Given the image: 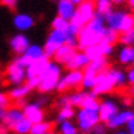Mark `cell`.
<instances>
[{"instance_id":"1","label":"cell","mask_w":134,"mask_h":134,"mask_svg":"<svg viewBox=\"0 0 134 134\" xmlns=\"http://www.w3.org/2000/svg\"><path fill=\"white\" fill-rule=\"evenodd\" d=\"M104 19L100 15H94L88 23H85V27L78 33V45L81 48H88L90 45L99 44L103 38L104 32Z\"/></svg>"},{"instance_id":"2","label":"cell","mask_w":134,"mask_h":134,"mask_svg":"<svg viewBox=\"0 0 134 134\" xmlns=\"http://www.w3.org/2000/svg\"><path fill=\"white\" fill-rule=\"evenodd\" d=\"M126 77L122 71L119 70H103L97 72L96 75V83L93 86V93L94 94H103L108 93L119 85L125 83Z\"/></svg>"},{"instance_id":"3","label":"cell","mask_w":134,"mask_h":134,"mask_svg":"<svg viewBox=\"0 0 134 134\" xmlns=\"http://www.w3.org/2000/svg\"><path fill=\"white\" fill-rule=\"evenodd\" d=\"M105 22L108 27L116 30L118 33H126L134 27V16L123 11H109L105 14Z\"/></svg>"},{"instance_id":"4","label":"cell","mask_w":134,"mask_h":134,"mask_svg":"<svg viewBox=\"0 0 134 134\" xmlns=\"http://www.w3.org/2000/svg\"><path fill=\"white\" fill-rule=\"evenodd\" d=\"M59 80H60V69L55 63H48L47 69L38 77L37 88L41 92H49L53 88H56Z\"/></svg>"},{"instance_id":"5","label":"cell","mask_w":134,"mask_h":134,"mask_svg":"<svg viewBox=\"0 0 134 134\" xmlns=\"http://www.w3.org/2000/svg\"><path fill=\"white\" fill-rule=\"evenodd\" d=\"M94 13H96V8H94V2L93 0H83L82 3H80L78 8L74 13V15L71 16L70 22L77 23L78 26L82 27L85 23H88L94 16Z\"/></svg>"},{"instance_id":"6","label":"cell","mask_w":134,"mask_h":134,"mask_svg":"<svg viewBox=\"0 0 134 134\" xmlns=\"http://www.w3.org/2000/svg\"><path fill=\"white\" fill-rule=\"evenodd\" d=\"M99 111L93 108H86L83 107L80 112H78V126L83 131H89L99 123Z\"/></svg>"},{"instance_id":"7","label":"cell","mask_w":134,"mask_h":134,"mask_svg":"<svg viewBox=\"0 0 134 134\" xmlns=\"http://www.w3.org/2000/svg\"><path fill=\"white\" fill-rule=\"evenodd\" d=\"M64 42H66V32L53 29L51 32V34L48 36V40L45 42L44 55L45 56H52L53 52L56 51L60 45H63Z\"/></svg>"},{"instance_id":"8","label":"cell","mask_w":134,"mask_h":134,"mask_svg":"<svg viewBox=\"0 0 134 134\" xmlns=\"http://www.w3.org/2000/svg\"><path fill=\"white\" fill-rule=\"evenodd\" d=\"M82 77H83V72H81L80 70H71L66 77L60 78L56 88L63 92L66 89H70V88H77L82 83Z\"/></svg>"},{"instance_id":"9","label":"cell","mask_w":134,"mask_h":134,"mask_svg":"<svg viewBox=\"0 0 134 134\" xmlns=\"http://www.w3.org/2000/svg\"><path fill=\"white\" fill-rule=\"evenodd\" d=\"M112 52V44L105 41H100L99 44H94V45H90L88 48H85V53L89 56V59H97V58H103V56H107Z\"/></svg>"},{"instance_id":"10","label":"cell","mask_w":134,"mask_h":134,"mask_svg":"<svg viewBox=\"0 0 134 134\" xmlns=\"http://www.w3.org/2000/svg\"><path fill=\"white\" fill-rule=\"evenodd\" d=\"M25 75H26L25 66H22L19 60H15L13 64H10L7 70V77L11 83H15V85L22 83V81L25 80Z\"/></svg>"},{"instance_id":"11","label":"cell","mask_w":134,"mask_h":134,"mask_svg":"<svg viewBox=\"0 0 134 134\" xmlns=\"http://www.w3.org/2000/svg\"><path fill=\"white\" fill-rule=\"evenodd\" d=\"M42 56H45L42 48H40L38 45H29L26 48V51L22 53V58H19L18 60L22 63V66L27 67L32 62H34V60H37V59H40Z\"/></svg>"},{"instance_id":"12","label":"cell","mask_w":134,"mask_h":134,"mask_svg":"<svg viewBox=\"0 0 134 134\" xmlns=\"http://www.w3.org/2000/svg\"><path fill=\"white\" fill-rule=\"evenodd\" d=\"M48 63H49V62H48L47 56H42V58H40V59H37V60H34V62H32V63L27 66V70H26L27 78L40 77L41 72L47 69Z\"/></svg>"},{"instance_id":"13","label":"cell","mask_w":134,"mask_h":134,"mask_svg":"<svg viewBox=\"0 0 134 134\" xmlns=\"http://www.w3.org/2000/svg\"><path fill=\"white\" fill-rule=\"evenodd\" d=\"M23 116H25L27 120L32 122V125H33V123H37V122H41L42 119H44V112H42L41 107L34 103V104H29V105L25 107Z\"/></svg>"},{"instance_id":"14","label":"cell","mask_w":134,"mask_h":134,"mask_svg":"<svg viewBox=\"0 0 134 134\" xmlns=\"http://www.w3.org/2000/svg\"><path fill=\"white\" fill-rule=\"evenodd\" d=\"M74 53H75L74 47H70V45H67L66 42H64L63 45H60L58 49L53 52L52 56H55V60H56L58 63L66 64V63L71 59V56H72Z\"/></svg>"},{"instance_id":"15","label":"cell","mask_w":134,"mask_h":134,"mask_svg":"<svg viewBox=\"0 0 134 134\" xmlns=\"http://www.w3.org/2000/svg\"><path fill=\"white\" fill-rule=\"evenodd\" d=\"M89 62H90V59L85 52H75L66 64L70 70H80L82 67H86Z\"/></svg>"},{"instance_id":"16","label":"cell","mask_w":134,"mask_h":134,"mask_svg":"<svg viewBox=\"0 0 134 134\" xmlns=\"http://www.w3.org/2000/svg\"><path fill=\"white\" fill-rule=\"evenodd\" d=\"M133 115H134V114H133L131 111L116 112L111 119L107 120V126L109 127V129H116V127H120V126L126 125L127 122H129V119L133 116Z\"/></svg>"},{"instance_id":"17","label":"cell","mask_w":134,"mask_h":134,"mask_svg":"<svg viewBox=\"0 0 134 134\" xmlns=\"http://www.w3.org/2000/svg\"><path fill=\"white\" fill-rule=\"evenodd\" d=\"M22 118H23V112L21 111L19 108H10V109H7V111L4 112L2 120H3V123H4L5 127L13 129V126Z\"/></svg>"},{"instance_id":"18","label":"cell","mask_w":134,"mask_h":134,"mask_svg":"<svg viewBox=\"0 0 134 134\" xmlns=\"http://www.w3.org/2000/svg\"><path fill=\"white\" fill-rule=\"evenodd\" d=\"M118 112V107L112 101H104L99 105V118L103 122H107Z\"/></svg>"},{"instance_id":"19","label":"cell","mask_w":134,"mask_h":134,"mask_svg":"<svg viewBox=\"0 0 134 134\" xmlns=\"http://www.w3.org/2000/svg\"><path fill=\"white\" fill-rule=\"evenodd\" d=\"M10 45H11V49L15 53H23L26 51V48L30 45V42L23 34H18V36L11 38Z\"/></svg>"},{"instance_id":"20","label":"cell","mask_w":134,"mask_h":134,"mask_svg":"<svg viewBox=\"0 0 134 134\" xmlns=\"http://www.w3.org/2000/svg\"><path fill=\"white\" fill-rule=\"evenodd\" d=\"M58 11L59 15L66 18V19H71V16L75 13V4L71 2V0H60L58 4Z\"/></svg>"},{"instance_id":"21","label":"cell","mask_w":134,"mask_h":134,"mask_svg":"<svg viewBox=\"0 0 134 134\" xmlns=\"http://www.w3.org/2000/svg\"><path fill=\"white\" fill-rule=\"evenodd\" d=\"M33 23H34L33 18L26 14H19L14 18V25L19 30H27L33 26Z\"/></svg>"},{"instance_id":"22","label":"cell","mask_w":134,"mask_h":134,"mask_svg":"<svg viewBox=\"0 0 134 134\" xmlns=\"http://www.w3.org/2000/svg\"><path fill=\"white\" fill-rule=\"evenodd\" d=\"M96 75H97L96 71H93V70H90V69L86 67V70H85V72H83V77H82V83L81 85L86 89L93 88L94 83H96Z\"/></svg>"},{"instance_id":"23","label":"cell","mask_w":134,"mask_h":134,"mask_svg":"<svg viewBox=\"0 0 134 134\" xmlns=\"http://www.w3.org/2000/svg\"><path fill=\"white\" fill-rule=\"evenodd\" d=\"M99 101H97L94 99V93L93 94H89V93H83L82 96V100L80 103V107L83 108V107H86V108H93V109H97L99 111Z\"/></svg>"},{"instance_id":"24","label":"cell","mask_w":134,"mask_h":134,"mask_svg":"<svg viewBox=\"0 0 134 134\" xmlns=\"http://www.w3.org/2000/svg\"><path fill=\"white\" fill-rule=\"evenodd\" d=\"M119 60H120V63H123V64L133 63L134 62V49L129 45L122 48L120 52H119Z\"/></svg>"},{"instance_id":"25","label":"cell","mask_w":134,"mask_h":134,"mask_svg":"<svg viewBox=\"0 0 134 134\" xmlns=\"http://www.w3.org/2000/svg\"><path fill=\"white\" fill-rule=\"evenodd\" d=\"M52 130V125L51 123H45V122H37V123H33L30 127V131L32 134H47Z\"/></svg>"},{"instance_id":"26","label":"cell","mask_w":134,"mask_h":134,"mask_svg":"<svg viewBox=\"0 0 134 134\" xmlns=\"http://www.w3.org/2000/svg\"><path fill=\"white\" fill-rule=\"evenodd\" d=\"M30 127H32V122L27 120L25 116H23L22 119H19L16 122V123L13 126V129L15 133L18 134H25V133H29L30 131Z\"/></svg>"},{"instance_id":"27","label":"cell","mask_w":134,"mask_h":134,"mask_svg":"<svg viewBox=\"0 0 134 134\" xmlns=\"http://www.w3.org/2000/svg\"><path fill=\"white\" fill-rule=\"evenodd\" d=\"M86 67L90 69V70H93V71H96V72H100V71L107 69V60L104 59V56H103V58H97V59H92L88 63Z\"/></svg>"},{"instance_id":"28","label":"cell","mask_w":134,"mask_h":134,"mask_svg":"<svg viewBox=\"0 0 134 134\" xmlns=\"http://www.w3.org/2000/svg\"><path fill=\"white\" fill-rule=\"evenodd\" d=\"M111 0H94V8L100 15H105L111 11Z\"/></svg>"},{"instance_id":"29","label":"cell","mask_w":134,"mask_h":134,"mask_svg":"<svg viewBox=\"0 0 134 134\" xmlns=\"http://www.w3.org/2000/svg\"><path fill=\"white\" fill-rule=\"evenodd\" d=\"M119 38V36H118V32L116 30H114L111 27H108V29H104V32H103V41H105V42H109V44H114V42H116Z\"/></svg>"},{"instance_id":"30","label":"cell","mask_w":134,"mask_h":134,"mask_svg":"<svg viewBox=\"0 0 134 134\" xmlns=\"http://www.w3.org/2000/svg\"><path fill=\"white\" fill-rule=\"evenodd\" d=\"M29 85H22V86H18L15 89L11 90V99H14V100H19V99H23L27 93H29Z\"/></svg>"},{"instance_id":"31","label":"cell","mask_w":134,"mask_h":134,"mask_svg":"<svg viewBox=\"0 0 134 134\" xmlns=\"http://www.w3.org/2000/svg\"><path fill=\"white\" fill-rule=\"evenodd\" d=\"M67 26H69V19H66V18L60 16V15L55 18L52 22V27L56 30H63V32H66Z\"/></svg>"},{"instance_id":"32","label":"cell","mask_w":134,"mask_h":134,"mask_svg":"<svg viewBox=\"0 0 134 134\" xmlns=\"http://www.w3.org/2000/svg\"><path fill=\"white\" fill-rule=\"evenodd\" d=\"M72 115H74V111H72V108L71 105H63L62 109H60V112H59V116L58 119L60 122H63V120H67V119H70Z\"/></svg>"},{"instance_id":"33","label":"cell","mask_w":134,"mask_h":134,"mask_svg":"<svg viewBox=\"0 0 134 134\" xmlns=\"http://www.w3.org/2000/svg\"><path fill=\"white\" fill-rule=\"evenodd\" d=\"M60 131H62L63 134H75L77 133V127L67 119V120L62 122V125H60Z\"/></svg>"},{"instance_id":"34","label":"cell","mask_w":134,"mask_h":134,"mask_svg":"<svg viewBox=\"0 0 134 134\" xmlns=\"http://www.w3.org/2000/svg\"><path fill=\"white\" fill-rule=\"evenodd\" d=\"M120 41L123 42V44H126V45L134 44V27L131 30H129V32H126V33H122Z\"/></svg>"},{"instance_id":"35","label":"cell","mask_w":134,"mask_h":134,"mask_svg":"<svg viewBox=\"0 0 134 134\" xmlns=\"http://www.w3.org/2000/svg\"><path fill=\"white\" fill-rule=\"evenodd\" d=\"M81 30V26H78L77 23H72V22H69V26H67L66 29V34L67 36H78V33H80Z\"/></svg>"},{"instance_id":"36","label":"cell","mask_w":134,"mask_h":134,"mask_svg":"<svg viewBox=\"0 0 134 134\" xmlns=\"http://www.w3.org/2000/svg\"><path fill=\"white\" fill-rule=\"evenodd\" d=\"M82 96L83 93H77V94H72V96H69V104L70 105H80V103L82 100Z\"/></svg>"},{"instance_id":"37","label":"cell","mask_w":134,"mask_h":134,"mask_svg":"<svg viewBox=\"0 0 134 134\" xmlns=\"http://www.w3.org/2000/svg\"><path fill=\"white\" fill-rule=\"evenodd\" d=\"M127 129H129V131L131 133V134H134V115L129 119V122H127Z\"/></svg>"},{"instance_id":"38","label":"cell","mask_w":134,"mask_h":134,"mask_svg":"<svg viewBox=\"0 0 134 134\" xmlns=\"http://www.w3.org/2000/svg\"><path fill=\"white\" fill-rule=\"evenodd\" d=\"M16 2H18V0H2V3H3L4 5H7V7H11V8H13L14 5L16 4Z\"/></svg>"},{"instance_id":"39","label":"cell","mask_w":134,"mask_h":134,"mask_svg":"<svg viewBox=\"0 0 134 134\" xmlns=\"http://www.w3.org/2000/svg\"><path fill=\"white\" fill-rule=\"evenodd\" d=\"M127 78H129V82L133 85V86H134V67H133V69L129 71V74H127Z\"/></svg>"},{"instance_id":"40","label":"cell","mask_w":134,"mask_h":134,"mask_svg":"<svg viewBox=\"0 0 134 134\" xmlns=\"http://www.w3.org/2000/svg\"><path fill=\"white\" fill-rule=\"evenodd\" d=\"M92 130H93L94 133H100V134H101V133H104V127H103L101 125H99V123H97V125L93 127Z\"/></svg>"},{"instance_id":"41","label":"cell","mask_w":134,"mask_h":134,"mask_svg":"<svg viewBox=\"0 0 134 134\" xmlns=\"http://www.w3.org/2000/svg\"><path fill=\"white\" fill-rule=\"evenodd\" d=\"M45 103H47V99H40L37 103H36V104H37V105H40V107H42V105L45 104Z\"/></svg>"},{"instance_id":"42","label":"cell","mask_w":134,"mask_h":134,"mask_svg":"<svg viewBox=\"0 0 134 134\" xmlns=\"http://www.w3.org/2000/svg\"><path fill=\"white\" fill-rule=\"evenodd\" d=\"M71 2L74 3V4H80V3H82V2H83V0H71Z\"/></svg>"},{"instance_id":"43","label":"cell","mask_w":134,"mask_h":134,"mask_svg":"<svg viewBox=\"0 0 134 134\" xmlns=\"http://www.w3.org/2000/svg\"><path fill=\"white\" fill-rule=\"evenodd\" d=\"M129 4L131 5V7L134 8V0H129Z\"/></svg>"},{"instance_id":"44","label":"cell","mask_w":134,"mask_h":134,"mask_svg":"<svg viewBox=\"0 0 134 134\" xmlns=\"http://www.w3.org/2000/svg\"><path fill=\"white\" fill-rule=\"evenodd\" d=\"M111 2H114V3H122L123 0H111Z\"/></svg>"}]
</instances>
